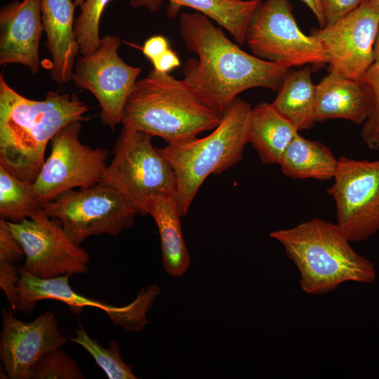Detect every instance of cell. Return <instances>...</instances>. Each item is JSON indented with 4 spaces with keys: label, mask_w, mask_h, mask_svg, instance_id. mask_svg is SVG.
<instances>
[{
    "label": "cell",
    "mask_w": 379,
    "mask_h": 379,
    "mask_svg": "<svg viewBox=\"0 0 379 379\" xmlns=\"http://www.w3.org/2000/svg\"><path fill=\"white\" fill-rule=\"evenodd\" d=\"M179 25L186 48L197 55L183 65V80L220 116L246 90H279L288 67L244 51L201 13H182Z\"/></svg>",
    "instance_id": "1"
},
{
    "label": "cell",
    "mask_w": 379,
    "mask_h": 379,
    "mask_svg": "<svg viewBox=\"0 0 379 379\" xmlns=\"http://www.w3.org/2000/svg\"><path fill=\"white\" fill-rule=\"evenodd\" d=\"M88 107L76 93L48 91L44 100L25 98L0 75V166L15 178L34 182L46 145L66 125L86 121Z\"/></svg>",
    "instance_id": "2"
},
{
    "label": "cell",
    "mask_w": 379,
    "mask_h": 379,
    "mask_svg": "<svg viewBox=\"0 0 379 379\" xmlns=\"http://www.w3.org/2000/svg\"><path fill=\"white\" fill-rule=\"evenodd\" d=\"M270 236L297 267L300 286L308 294L327 293L347 281L371 284L376 279L374 264L352 248L337 224L315 218Z\"/></svg>",
    "instance_id": "3"
},
{
    "label": "cell",
    "mask_w": 379,
    "mask_h": 379,
    "mask_svg": "<svg viewBox=\"0 0 379 379\" xmlns=\"http://www.w3.org/2000/svg\"><path fill=\"white\" fill-rule=\"evenodd\" d=\"M220 119L183 79L153 69L134 85L121 123L168 144L213 130Z\"/></svg>",
    "instance_id": "4"
},
{
    "label": "cell",
    "mask_w": 379,
    "mask_h": 379,
    "mask_svg": "<svg viewBox=\"0 0 379 379\" xmlns=\"http://www.w3.org/2000/svg\"><path fill=\"white\" fill-rule=\"evenodd\" d=\"M252 110L249 102L235 98L225 109L211 133L168 143L158 148L173 168L176 199L182 217L187 215L199 189L210 175H218L239 163L248 141Z\"/></svg>",
    "instance_id": "5"
},
{
    "label": "cell",
    "mask_w": 379,
    "mask_h": 379,
    "mask_svg": "<svg viewBox=\"0 0 379 379\" xmlns=\"http://www.w3.org/2000/svg\"><path fill=\"white\" fill-rule=\"evenodd\" d=\"M153 136L123 126L113 149V159L100 183L125 196L145 215L144 205L152 197H175L173 168L152 143Z\"/></svg>",
    "instance_id": "6"
},
{
    "label": "cell",
    "mask_w": 379,
    "mask_h": 379,
    "mask_svg": "<svg viewBox=\"0 0 379 379\" xmlns=\"http://www.w3.org/2000/svg\"><path fill=\"white\" fill-rule=\"evenodd\" d=\"M245 43L252 55L265 61L292 67L328 64L319 39L299 28L288 0H265L248 25Z\"/></svg>",
    "instance_id": "7"
},
{
    "label": "cell",
    "mask_w": 379,
    "mask_h": 379,
    "mask_svg": "<svg viewBox=\"0 0 379 379\" xmlns=\"http://www.w3.org/2000/svg\"><path fill=\"white\" fill-rule=\"evenodd\" d=\"M45 214L60 221L78 244L91 236L119 234L134 225L138 209L118 190L98 183L72 189L44 205Z\"/></svg>",
    "instance_id": "8"
},
{
    "label": "cell",
    "mask_w": 379,
    "mask_h": 379,
    "mask_svg": "<svg viewBox=\"0 0 379 379\" xmlns=\"http://www.w3.org/2000/svg\"><path fill=\"white\" fill-rule=\"evenodd\" d=\"M334 182L327 189L336 208L337 225L350 241L379 232V159H338Z\"/></svg>",
    "instance_id": "9"
},
{
    "label": "cell",
    "mask_w": 379,
    "mask_h": 379,
    "mask_svg": "<svg viewBox=\"0 0 379 379\" xmlns=\"http://www.w3.org/2000/svg\"><path fill=\"white\" fill-rule=\"evenodd\" d=\"M80 121L70 123L51 139V151L33 186L43 205L62 192L100 182L107 166L108 151L81 143Z\"/></svg>",
    "instance_id": "10"
},
{
    "label": "cell",
    "mask_w": 379,
    "mask_h": 379,
    "mask_svg": "<svg viewBox=\"0 0 379 379\" xmlns=\"http://www.w3.org/2000/svg\"><path fill=\"white\" fill-rule=\"evenodd\" d=\"M120 46L119 36H102L95 51L76 60L72 76L77 87L88 91L99 102L102 122L111 129L121 123L125 103L141 72L119 57Z\"/></svg>",
    "instance_id": "11"
},
{
    "label": "cell",
    "mask_w": 379,
    "mask_h": 379,
    "mask_svg": "<svg viewBox=\"0 0 379 379\" xmlns=\"http://www.w3.org/2000/svg\"><path fill=\"white\" fill-rule=\"evenodd\" d=\"M8 222L23 248L22 267L28 273L48 279L88 272V252L69 237L59 220L48 217L44 210L20 222Z\"/></svg>",
    "instance_id": "12"
},
{
    "label": "cell",
    "mask_w": 379,
    "mask_h": 379,
    "mask_svg": "<svg viewBox=\"0 0 379 379\" xmlns=\"http://www.w3.org/2000/svg\"><path fill=\"white\" fill-rule=\"evenodd\" d=\"M379 29V0H364L345 18L331 25L314 29L321 41L330 71L359 80L374 62Z\"/></svg>",
    "instance_id": "13"
},
{
    "label": "cell",
    "mask_w": 379,
    "mask_h": 379,
    "mask_svg": "<svg viewBox=\"0 0 379 379\" xmlns=\"http://www.w3.org/2000/svg\"><path fill=\"white\" fill-rule=\"evenodd\" d=\"M20 280L16 291V310L24 314L31 312L41 300L52 299L67 304L70 310L79 314L84 307H92L105 312L109 319L126 331H141L147 323L146 314L152 307L157 293L151 287L142 288L138 297L130 304L116 307L84 296L69 284L70 275L43 279L19 267Z\"/></svg>",
    "instance_id": "14"
},
{
    "label": "cell",
    "mask_w": 379,
    "mask_h": 379,
    "mask_svg": "<svg viewBox=\"0 0 379 379\" xmlns=\"http://www.w3.org/2000/svg\"><path fill=\"white\" fill-rule=\"evenodd\" d=\"M67 343L55 312L48 311L32 322L25 323L11 310H3L0 359L8 378L29 379L32 368L44 355Z\"/></svg>",
    "instance_id": "15"
},
{
    "label": "cell",
    "mask_w": 379,
    "mask_h": 379,
    "mask_svg": "<svg viewBox=\"0 0 379 379\" xmlns=\"http://www.w3.org/2000/svg\"><path fill=\"white\" fill-rule=\"evenodd\" d=\"M44 27L41 0L14 1L0 11V65L20 64L36 74Z\"/></svg>",
    "instance_id": "16"
},
{
    "label": "cell",
    "mask_w": 379,
    "mask_h": 379,
    "mask_svg": "<svg viewBox=\"0 0 379 379\" xmlns=\"http://www.w3.org/2000/svg\"><path fill=\"white\" fill-rule=\"evenodd\" d=\"M73 0H41V22L46 47L52 63L50 75L56 84L72 81L79 46L74 33Z\"/></svg>",
    "instance_id": "17"
},
{
    "label": "cell",
    "mask_w": 379,
    "mask_h": 379,
    "mask_svg": "<svg viewBox=\"0 0 379 379\" xmlns=\"http://www.w3.org/2000/svg\"><path fill=\"white\" fill-rule=\"evenodd\" d=\"M369 108L367 94L359 80L330 71L316 85V121L345 119L364 124Z\"/></svg>",
    "instance_id": "18"
},
{
    "label": "cell",
    "mask_w": 379,
    "mask_h": 379,
    "mask_svg": "<svg viewBox=\"0 0 379 379\" xmlns=\"http://www.w3.org/2000/svg\"><path fill=\"white\" fill-rule=\"evenodd\" d=\"M168 14L171 17L178 13L180 7L192 8L207 15L220 27L227 30L239 46L245 43L248 25L253 15L262 3V0H167ZM164 0H129L133 8L144 7L151 12H157Z\"/></svg>",
    "instance_id": "19"
},
{
    "label": "cell",
    "mask_w": 379,
    "mask_h": 379,
    "mask_svg": "<svg viewBox=\"0 0 379 379\" xmlns=\"http://www.w3.org/2000/svg\"><path fill=\"white\" fill-rule=\"evenodd\" d=\"M143 209L145 215L149 214L158 227L166 271L173 277L182 276L187 270L190 259L182 233V215L176 197H152Z\"/></svg>",
    "instance_id": "20"
},
{
    "label": "cell",
    "mask_w": 379,
    "mask_h": 379,
    "mask_svg": "<svg viewBox=\"0 0 379 379\" xmlns=\"http://www.w3.org/2000/svg\"><path fill=\"white\" fill-rule=\"evenodd\" d=\"M298 133L295 126L272 104L262 102L252 108L248 141L257 150L264 164H278Z\"/></svg>",
    "instance_id": "21"
},
{
    "label": "cell",
    "mask_w": 379,
    "mask_h": 379,
    "mask_svg": "<svg viewBox=\"0 0 379 379\" xmlns=\"http://www.w3.org/2000/svg\"><path fill=\"white\" fill-rule=\"evenodd\" d=\"M338 162L325 145L298 133L286 149L279 165L284 175L293 179L326 180L333 178Z\"/></svg>",
    "instance_id": "22"
},
{
    "label": "cell",
    "mask_w": 379,
    "mask_h": 379,
    "mask_svg": "<svg viewBox=\"0 0 379 379\" xmlns=\"http://www.w3.org/2000/svg\"><path fill=\"white\" fill-rule=\"evenodd\" d=\"M310 65L298 71H288L272 103L298 131L310 128L316 121V85L312 83Z\"/></svg>",
    "instance_id": "23"
},
{
    "label": "cell",
    "mask_w": 379,
    "mask_h": 379,
    "mask_svg": "<svg viewBox=\"0 0 379 379\" xmlns=\"http://www.w3.org/2000/svg\"><path fill=\"white\" fill-rule=\"evenodd\" d=\"M43 210L33 182L15 178L0 166L1 219L18 223Z\"/></svg>",
    "instance_id": "24"
},
{
    "label": "cell",
    "mask_w": 379,
    "mask_h": 379,
    "mask_svg": "<svg viewBox=\"0 0 379 379\" xmlns=\"http://www.w3.org/2000/svg\"><path fill=\"white\" fill-rule=\"evenodd\" d=\"M68 339L84 347L94 359L109 379H135L133 366L126 364L120 354V345L117 341H111L107 347H102L89 336L79 322L75 328L74 336Z\"/></svg>",
    "instance_id": "25"
},
{
    "label": "cell",
    "mask_w": 379,
    "mask_h": 379,
    "mask_svg": "<svg viewBox=\"0 0 379 379\" xmlns=\"http://www.w3.org/2000/svg\"><path fill=\"white\" fill-rule=\"evenodd\" d=\"M112 0H84L80 13L74 21V33L79 53L88 55L98 48L100 39L99 26L101 15Z\"/></svg>",
    "instance_id": "26"
},
{
    "label": "cell",
    "mask_w": 379,
    "mask_h": 379,
    "mask_svg": "<svg viewBox=\"0 0 379 379\" xmlns=\"http://www.w3.org/2000/svg\"><path fill=\"white\" fill-rule=\"evenodd\" d=\"M369 102V113L361 129V138L368 148L379 149V60H375L359 80Z\"/></svg>",
    "instance_id": "27"
},
{
    "label": "cell",
    "mask_w": 379,
    "mask_h": 379,
    "mask_svg": "<svg viewBox=\"0 0 379 379\" xmlns=\"http://www.w3.org/2000/svg\"><path fill=\"white\" fill-rule=\"evenodd\" d=\"M85 378L76 361L60 348L44 355L32 368L29 379Z\"/></svg>",
    "instance_id": "28"
},
{
    "label": "cell",
    "mask_w": 379,
    "mask_h": 379,
    "mask_svg": "<svg viewBox=\"0 0 379 379\" xmlns=\"http://www.w3.org/2000/svg\"><path fill=\"white\" fill-rule=\"evenodd\" d=\"M25 257L21 244L13 234L8 222L0 220V264L15 265Z\"/></svg>",
    "instance_id": "29"
},
{
    "label": "cell",
    "mask_w": 379,
    "mask_h": 379,
    "mask_svg": "<svg viewBox=\"0 0 379 379\" xmlns=\"http://www.w3.org/2000/svg\"><path fill=\"white\" fill-rule=\"evenodd\" d=\"M326 26L331 25L353 11L364 0H320Z\"/></svg>",
    "instance_id": "30"
},
{
    "label": "cell",
    "mask_w": 379,
    "mask_h": 379,
    "mask_svg": "<svg viewBox=\"0 0 379 379\" xmlns=\"http://www.w3.org/2000/svg\"><path fill=\"white\" fill-rule=\"evenodd\" d=\"M170 48L168 41L161 35L149 37L144 44L142 50L143 54L152 63L160 58Z\"/></svg>",
    "instance_id": "31"
},
{
    "label": "cell",
    "mask_w": 379,
    "mask_h": 379,
    "mask_svg": "<svg viewBox=\"0 0 379 379\" xmlns=\"http://www.w3.org/2000/svg\"><path fill=\"white\" fill-rule=\"evenodd\" d=\"M154 69L159 72L168 73L180 65L177 54L170 48L160 58L152 62Z\"/></svg>",
    "instance_id": "32"
},
{
    "label": "cell",
    "mask_w": 379,
    "mask_h": 379,
    "mask_svg": "<svg viewBox=\"0 0 379 379\" xmlns=\"http://www.w3.org/2000/svg\"><path fill=\"white\" fill-rule=\"evenodd\" d=\"M304 2L308 8L311 10L312 13L317 18L319 28H323L326 26V20L324 15V13L321 8L320 0H301Z\"/></svg>",
    "instance_id": "33"
},
{
    "label": "cell",
    "mask_w": 379,
    "mask_h": 379,
    "mask_svg": "<svg viewBox=\"0 0 379 379\" xmlns=\"http://www.w3.org/2000/svg\"><path fill=\"white\" fill-rule=\"evenodd\" d=\"M374 58L375 60H379V29L377 39L374 47Z\"/></svg>",
    "instance_id": "34"
},
{
    "label": "cell",
    "mask_w": 379,
    "mask_h": 379,
    "mask_svg": "<svg viewBox=\"0 0 379 379\" xmlns=\"http://www.w3.org/2000/svg\"><path fill=\"white\" fill-rule=\"evenodd\" d=\"M84 0H74V4L76 6H81Z\"/></svg>",
    "instance_id": "35"
}]
</instances>
